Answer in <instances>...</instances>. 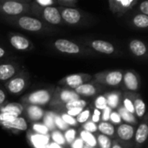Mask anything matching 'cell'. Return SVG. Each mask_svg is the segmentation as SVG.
<instances>
[{
	"label": "cell",
	"instance_id": "3957f363",
	"mask_svg": "<svg viewBox=\"0 0 148 148\" xmlns=\"http://www.w3.org/2000/svg\"><path fill=\"white\" fill-rule=\"evenodd\" d=\"M53 45L57 51L63 54L75 55L81 56H92L95 55V52L88 47L82 43H76L68 39H57L54 42Z\"/></svg>",
	"mask_w": 148,
	"mask_h": 148
},
{
	"label": "cell",
	"instance_id": "f5cc1de1",
	"mask_svg": "<svg viewBox=\"0 0 148 148\" xmlns=\"http://www.w3.org/2000/svg\"><path fill=\"white\" fill-rule=\"evenodd\" d=\"M47 148H62L61 146L54 143V142H49V144L48 145V147Z\"/></svg>",
	"mask_w": 148,
	"mask_h": 148
},
{
	"label": "cell",
	"instance_id": "8d00e7d4",
	"mask_svg": "<svg viewBox=\"0 0 148 148\" xmlns=\"http://www.w3.org/2000/svg\"><path fill=\"white\" fill-rule=\"evenodd\" d=\"M76 134H77L76 130L72 128V127H69L68 130H66L64 134H63L65 141H66V144L71 145V143L76 139Z\"/></svg>",
	"mask_w": 148,
	"mask_h": 148
},
{
	"label": "cell",
	"instance_id": "bcb514c9",
	"mask_svg": "<svg viewBox=\"0 0 148 148\" xmlns=\"http://www.w3.org/2000/svg\"><path fill=\"white\" fill-rule=\"evenodd\" d=\"M101 112L95 108V109H94V113H93V114L91 115V118H90L91 120H90V121H91L92 122L97 124V123H99V122L101 121Z\"/></svg>",
	"mask_w": 148,
	"mask_h": 148
},
{
	"label": "cell",
	"instance_id": "5b68a950",
	"mask_svg": "<svg viewBox=\"0 0 148 148\" xmlns=\"http://www.w3.org/2000/svg\"><path fill=\"white\" fill-rule=\"evenodd\" d=\"M54 91L55 88H51L38 89L29 94H27L23 98H21L22 105H33L41 108L42 106H46L51 102Z\"/></svg>",
	"mask_w": 148,
	"mask_h": 148
},
{
	"label": "cell",
	"instance_id": "ee69618b",
	"mask_svg": "<svg viewBox=\"0 0 148 148\" xmlns=\"http://www.w3.org/2000/svg\"><path fill=\"white\" fill-rule=\"evenodd\" d=\"M33 2L40 7L55 6L56 4V0H35Z\"/></svg>",
	"mask_w": 148,
	"mask_h": 148
},
{
	"label": "cell",
	"instance_id": "4dcf8cb0",
	"mask_svg": "<svg viewBox=\"0 0 148 148\" xmlns=\"http://www.w3.org/2000/svg\"><path fill=\"white\" fill-rule=\"evenodd\" d=\"M132 23L138 29H147L148 27V16L139 13L133 17Z\"/></svg>",
	"mask_w": 148,
	"mask_h": 148
},
{
	"label": "cell",
	"instance_id": "681fc988",
	"mask_svg": "<svg viewBox=\"0 0 148 148\" xmlns=\"http://www.w3.org/2000/svg\"><path fill=\"white\" fill-rule=\"evenodd\" d=\"M84 142L82 141V139H80L79 137L76 138L70 145L71 148H83L84 147Z\"/></svg>",
	"mask_w": 148,
	"mask_h": 148
},
{
	"label": "cell",
	"instance_id": "9c48e42d",
	"mask_svg": "<svg viewBox=\"0 0 148 148\" xmlns=\"http://www.w3.org/2000/svg\"><path fill=\"white\" fill-rule=\"evenodd\" d=\"M63 23L69 25H82L88 22L87 13L76 8H64L58 6Z\"/></svg>",
	"mask_w": 148,
	"mask_h": 148
},
{
	"label": "cell",
	"instance_id": "11a10c76",
	"mask_svg": "<svg viewBox=\"0 0 148 148\" xmlns=\"http://www.w3.org/2000/svg\"><path fill=\"white\" fill-rule=\"evenodd\" d=\"M83 148H96V147H89V146L84 145V147H83Z\"/></svg>",
	"mask_w": 148,
	"mask_h": 148
},
{
	"label": "cell",
	"instance_id": "52a82bcc",
	"mask_svg": "<svg viewBox=\"0 0 148 148\" xmlns=\"http://www.w3.org/2000/svg\"><path fill=\"white\" fill-rule=\"evenodd\" d=\"M122 70H105L93 75V82L105 87H117L122 82Z\"/></svg>",
	"mask_w": 148,
	"mask_h": 148
},
{
	"label": "cell",
	"instance_id": "603a6c76",
	"mask_svg": "<svg viewBox=\"0 0 148 148\" xmlns=\"http://www.w3.org/2000/svg\"><path fill=\"white\" fill-rule=\"evenodd\" d=\"M129 49L136 57H145L147 54V49L146 44L139 39H133L129 42Z\"/></svg>",
	"mask_w": 148,
	"mask_h": 148
},
{
	"label": "cell",
	"instance_id": "7a4b0ae2",
	"mask_svg": "<svg viewBox=\"0 0 148 148\" xmlns=\"http://www.w3.org/2000/svg\"><path fill=\"white\" fill-rule=\"evenodd\" d=\"M30 13L37 16L36 18L39 20L50 25H61L63 23L57 6L40 7L34 2H31Z\"/></svg>",
	"mask_w": 148,
	"mask_h": 148
},
{
	"label": "cell",
	"instance_id": "ffe728a7",
	"mask_svg": "<svg viewBox=\"0 0 148 148\" xmlns=\"http://www.w3.org/2000/svg\"><path fill=\"white\" fill-rule=\"evenodd\" d=\"M143 119H144L143 121H141V123L138 126V127L134 133V141H135V144L137 145L138 147H142L147 140V116H145Z\"/></svg>",
	"mask_w": 148,
	"mask_h": 148
},
{
	"label": "cell",
	"instance_id": "74e56055",
	"mask_svg": "<svg viewBox=\"0 0 148 148\" xmlns=\"http://www.w3.org/2000/svg\"><path fill=\"white\" fill-rule=\"evenodd\" d=\"M55 126H56V128L61 132L66 131L70 127L62 121V119L60 117V115L57 113H56V115H55Z\"/></svg>",
	"mask_w": 148,
	"mask_h": 148
},
{
	"label": "cell",
	"instance_id": "836d02e7",
	"mask_svg": "<svg viewBox=\"0 0 148 148\" xmlns=\"http://www.w3.org/2000/svg\"><path fill=\"white\" fill-rule=\"evenodd\" d=\"M91 118V108H85L79 114L75 117V120L78 124H84L85 122L90 121Z\"/></svg>",
	"mask_w": 148,
	"mask_h": 148
},
{
	"label": "cell",
	"instance_id": "f1b7e54d",
	"mask_svg": "<svg viewBox=\"0 0 148 148\" xmlns=\"http://www.w3.org/2000/svg\"><path fill=\"white\" fill-rule=\"evenodd\" d=\"M80 135V139L82 140V141L84 142L85 145L92 147H98L97 145V140H96V137L95 136V134L88 133L84 130H82L79 134Z\"/></svg>",
	"mask_w": 148,
	"mask_h": 148
},
{
	"label": "cell",
	"instance_id": "8fae6325",
	"mask_svg": "<svg viewBox=\"0 0 148 148\" xmlns=\"http://www.w3.org/2000/svg\"><path fill=\"white\" fill-rule=\"evenodd\" d=\"M8 39L10 45L19 51H30L34 49L33 42L22 34L10 32L8 34Z\"/></svg>",
	"mask_w": 148,
	"mask_h": 148
},
{
	"label": "cell",
	"instance_id": "4fadbf2b",
	"mask_svg": "<svg viewBox=\"0 0 148 148\" xmlns=\"http://www.w3.org/2000/svg\"><path fill=\"white\" fill-rule=\"evenodd\" d=\"M138 3V0H109V10L118 16H123Z\"/></svg>",
	"mask_w": 148,
	"mask_h": 148
},
{
	"label": "cell",
	"instance_id": "cb8c5ba5",
	"mask_svg": "<svg viewBox=\"0 0 148 148\" xmlns=\"http://www.w3.org/2000/svg\"><path fill=\"white\" fill-rule=\"evenodd\" d=\"M104 96L107 100L108 107H109L112 110L117 109L121 105V95L120 91L115 90V91L108 92V93H106V95Z\"/></svg>",
	"mask_w": 148,
	"mask_h": 148
},
{
	"label": "cell",
	"instance_id": "ab89813d",
	"mask_svg": "<svg viewBox=\"0 0 148 148\" xmlns=\"http://www.w3.org/2000/svg\"><path fill=\"white\" fill-rule=\"evenodd\" d=\"M122 106L123 108L129 113L134 114V104L133 101H131V99L127 95V94L124 95V97L122 98Z\"/></svg>",
	"mask_w": 148,
	"mask_h": 148
},
{
	"label": "cell",
	"instance_id": "1f68e13d",
	"mask_svg": "<svg viewBox=\"0 0 148 148\" xmlns=\"http://www.w3.org/2000/svg\"><path fill=\"white\" fill-rule=\"evenodd\" d=\"M97 145L100 148H111L112 140L111 138L101 134H98L96 136Z\"/></svg>",
	"mask_w": 148,
	"mask_h": 148
},
{
	"label": "cell",
	"instance_id": "ba28073f",
	"mask_svg": "<svg viewBox=\"0 0 148 148\" xmlns=\"http://www.w3.org/2000/svg\"><path fill=\"white\" fill-rule=\"evenodd\" d=\"M79 99H81V97L73 89L58 86L57 88H55L53 98L49 105L54 108L55 110H57L66 103Z\"/></svg>",
	"mask_w": 148,
	"mask_h": 148
},
{
	"label": "cell",
	"instance_id": "5bb4252c",
	"mask_svg": "<svg viewBox=\"0 0 148 148\" xmlns=\"http://www.w3.org/2000/svg\"><path fill=\"white\" fill-rule=\"evenodd\" d=\"M84 43H86L87 47H88L95 52H99L105 55H113L116 52V49L114 45L109 42L108 41L90 40V41H85Z\"/></svg>",
	"mask_w": 148,
	"mask_h": 148
},
{
	"label": "cell",
	"instance_id": "e575fe53",
	"mask_svg": "<svg viewBox=\"0 0 148 148\" xmlns=\"http://www.w3.org/2000/svg\"><path fill=\"white\" fill-rule=\"evenodd\" d=\"M31 131H33L34 133H36L37 134H41V135H49V130L48 129V127L46 126H44L43 124L38 123V122L33 123Z\"/></svg>",
	"mask_w": 148,
	"mask_h": 148
},
{
	"label": "cell",
	"instance_id": "e0dca14e",
	"mask_svg": "<svg viewBox=\"0 0 148 148\" xmlns=\"http://www.w3.org/2000/svg\"><path fill=\"white\" fill-rule=\"evenodd\" d=\"M134 127L127 123H121L118 125L117 129H115V134L117 135L119 140L123 142L131 141L134 137Z\"/></svg>",
	"mask_w": 148,
	"mask_h": 148
},
{
	"label": "cell",
	"instance_id": "44dd1931",
	"mask_svg": "<svg viewBox=\"0 0 148 148\" xmlns=\"http://www.w3.org/2000/svg\"><path fill=\"white\" fill-rule=\"evenodd\" d=\"M23 113L25 114L28 120L31 122H37L42 120V117L45 114V111L38 106L33 105H23Z\"/></svg>",
	"mask_w": 148,
	"mask_h": 148
},
{
	"label": "cell",
	"instance_id": "277c9868",
	"mask_svg": "<svg viewBox=\"0 0 148 148\" xmlns=\"http://www.w3.org/2000/svg\"><path fill=\"white\" fill-rule=\"evenodd\" d=\"M29 0H0V14L3 16H16L30 13Z\"/></svg>",
	"mask_w": 148,
	"mask_h": 148
},
{
	"label": "cell",
	"instance_id": "d6a6232c",
	"mask_svg": "<svg viewBox=\"0 0 148 148\" xmlns=\"http://www.w3.org/2000/svg\"><path fill=\"white\" fill-rule=\"evenodd\" d=\"M49 137L51 138L52 142H54V143H56V144H57V145H59L61 147L66 145V141H65L63 134L61 131L57 130V129L52 131L51 134L49 135Z\"/></svg>",
	"mask_w": 148,
	"mask_h": 148
},
{
	"label": "cell",
	"instance_id": "d4e9b609",
	"mask_svg": "<svg viewBox=\"0 0 148 148\" xmlns=\"http://www.w3.org/2000/svg\"><path fill=\"white\" fill-rule=\"evenodd\" d=\"M0 113H6L20 116L23 113V107L22 104L16 102L4 103L3 105H0Z\"/></svg>",
	"mask_w": 148,
	"mask_h": 148
},
{
	"label": "cell",
	"instance_id": "f907efd6",
	"mask_svg": "<svg viewBox=\"0 0 148 148\" xmlns=\"http://www.w3.org/2000/svg\"><path fill=\"white\" fill-rule=\"evenodd\" d=\"M111 148H126L124 147L123 143L121 142L119 140H114V142H112V147Z\"/></svg>",
	"mask_w": 148,
	"mask_h": 148
},
{
	"label": "cell",
	"instance_id": "4316f807",
	"mask_svg": "<svg viewBox=\"0 0 148 148\" xmlns=\"http://www.w3.org/2000/svg\"><path fill=\"white\" fill-rule=\"evenodd\" d=\"M97 129L98 132H100V134H104L106 136L112 137L115 135V127L109 121L108 122L100 121L97 124Z\"/></svg>",
	"mask_w": 148,
	"mask_h": 148
},
{
	"label": "cell",
	"instance_id": "b9f144b4",
	"mask_svg": "<svg viewBox=\"0 0 148 148\" xmlns=\"http://www.w3.org/2000/svg\"><path fill=\"white\" fill-rule=\"evenodd\" d=\"M77 3V0H56V4L64 8H75Z\"/></svg>",
	"mask_w": 148,
	"mask_h": 148
},
{
	"label": "cell",
	"instance_id": "7c38bea8",
	"mask_svg": "<svg viewBox=\"0 0 148 148\" xmlns=\"http://www.w3.org/2000/svg\"><path fill=\"white\" fill-rule=\"evenodd\" d=\"M103 90H105V87L93 81L84 83L79 86L78 88H76L75 89H74V91L80 97H94L99 95Z\"/></svg>",
	"mask_w": 148,
	"mask_h": 148
},
{
	"label": "cell",
	"instance_id": "c3c4849f",
	"mask_svg": "<svg viewBox=\"0 0 148 148\" xmlns=\"http://www.w3.org/2000/svg\"><path fill=\"white\" fill-rule=\"evenodd\" d=\"M140 11L141 12V14L148 16V1L145 0L143 2H141L140 3Z\"/></svg>",
	"mask_w": 148,
	"mask_h": 148
},
{
	"label": "cell",
	"instance_id": "8992f818",
	"mask_svg": "<svg viewBox=\"0 0 148 148\" xmlns=\"http://www.w3.org/2000/svg\"><path fill=\"white\" fill-rule=\"evenodd\" d=\"M29 78V74L25 70H22L14 77L4 82V88L10 95H17L23 92V90L28 87Z\"/></svg>",
	"mask_w": 148,
	"mask_h": 148
},
{
	"label": "cell",
	"instance_id": "60d3db41",
	"mask_svg": "<svg viewBox=\"0 0 148 148\" xmlns=\"http://www.w3.org/2000/svg\"><path fill=\"white\" fill-rule=\"evenodd\" d=\"M82 130L88 132V133H90V134H95L98 132V129H97V124L92 122L91 121H88L87 122H85L84 124L82 125Z\"/></svg>",
	"mask_w": 148,
	"mask_h": 148
},
{
	"label": "cell",
	"instance_id": "7dc6e473",
	"mask_svg": "<svg viewBox=\"0 0 148 148\" xmlns=\"http://www.w3.org/2000/svg\"><path fill=\"white\" fill-rule=\"evenodd\" d=\"M84 108H72V109H69L67 111H65L64 113H66L67 114H69L71 117L75 118L76 116H78V114L83 110ZM61 113V112H60Z\"/></svg>",
	"mask_w": 148,
	"mask_h": 148
},
{
	"label": "cell",
	"instance_id": "30bf717a",
	"mask_svg": "<svg viewBox=\"0 0 148 148\" xmlns=\"http://www.w3.org/2000/svg\"><path fill=\"white\" fill-rule=\"evenodd\" d=\"M92 79H93V75L89 74L78 73V74L68 75L58 82V86L74 90L79 86L89 82L90 81H92Z\"/></svg>",
	"mask_w": 148,
	"mask_h": 148
},
{
	"label": "cell",
	"instance_id": "ac0fdd59",
	"mask_svg": "<svg viewBox=\"0 0 148 148\" xmlns=\"http://www.w3.org/2000/svg\"><path fill=\"white\" fill-rule=\"evenodd\" d=\"M49 135H41L29 130L27 133V139L29 145L34 148H47L49 144Z\"/></svg>",
	"mask_w": 148,
	"mask_h": 148
},
{
	"label": "cell",
	"instance_id": "83f0119b",
	"mask_svg": "<svg viewBox=\"0 0 148 148\" xmlns=\"http://www.w3.org/2000/svg\"><path fill=\"white\" fill-rule=\"evenodd\" d=\"M116 111L119 113V114H120L121 120L124 121L125 123L129 124V125H132V126L137 124V119H136L135 115L133 114H131V113H129V112H127V111L123 108L122 105H121V106L117 108Z\"/></svg>",
	"mask_w": 148,
	"mask_h": 148
},
{
	"label": "cell",
	"instance_id": "7402d4cb",
	"mask_svg": "<svg viewBox=\"0 0 148 148\" xmlns=\"http://www.w3.org/2000/svg\"><path fill=\"white\" fill-rule=\"evenodd\" d=\"M0 126L6 130L11 131L14 134H18L21 132H23V131L27 130V127H28L26 120L22 116L17 117L16 120H14L10 122L1 123Z\"/></svg>",
	"mask_w": 148,
	"mask_h": 148
},
{
	"label": "cell",
	"instance_id": "9a60e30c",
	"mask_svg": "<svg viewBox=\"0 0 148 148\" xmlns=\"http://www.w3.org/2000/svg\"><path fill=\"white\" fill-rule=\"evenodd\" d=\"M122 82L127 90L131 93H135L140 89V78L139 75L131 69L123 72Z\"/></svg>",
	"mask_w": 148,
	"mask_h": 148
},
{
	"label": "cell",
	"instance_id": "7bdbcfd3",
	"mask_svg": "<svg viewBox=\"0 0 148 148\" xmlns=\"http://www.w3.org/2000/svg\"><path fill=\"white\" fill-rule=\"evenodd\" d=\"M109 121H111L110 123H112L114 126V125H120L122 122V120L119 114V113L116 110H112L111 114H110V117H109Z\"/></svg>",
	"mask_w": 148,
	"mask_h": 148
},
{
	"label": "cell",
	"instance_id": "6da1fadb",
	"mask_svg": "<svg viewBox=\"0 0 148 148\" xmlns=\"http://www.w3.org/2000/svg\"><path fill=\"white\" fill-rule=\"evenodd\" d=\"M2 20L12 26L17 27L28 32L53 33L57 31V29L52 28L51 25L39 20L36 17L27 15H21L16 16H3Z\"/></svg>",
	"mask_w": 148,
	"mask_h": 148
},
{
	"label": "cell",
	"instance_id": "db71d44e",
	"mask_svg": "<svg viewBox=\"0 0 148 148\" xmlns=\"http://www.w3.org/2000/svg\"><path fill=\"white\" fill-rule=\"evenodd\" d=\"M4 56H6V51L3 48L0 47V59L4 57Z\"/></svg>",
	"mask_w": 148,
	"mask_h": 148
},
{
	"label": "cell",
	"instance_id": "d6986e66",
	"mask_svg": "<svg viewBox=\"0 0 148 148\" xmlns=\"http://www.w3.org/2000/svg\"><path fill=\"white\" fill-rule=\"evenodd\" d=\"M127 95L131 99L134 108V114L135 117L140 120H142L146 115V104L141 98V96L138 94L134 93H126Z\"/></svg>",
	"mask_w": 148,
	"mask_h": 148
},
{
	"label": "cell",
	"instance_id": "816d5d0a",
	"mask_svg": "<svg viewBox=\"0 0 148 148\" xmlns=\"http://www.w3.org/2000/svg\"><path fill=\"white\" fill-rule=\"evenodd\" d=\"M6 94L5 92L0 88V105H3L6 102Z\"/></svg>",
	"mask_w": 148,
	"mask_h": 148
},
{
	"label": "cell",
	"instance_id": "2e32d148",
	"mask_svg": "<svg viewBox=\"0 0 148 148\" xmlns=\"http://www.w3.org/2000/svg\"><path fill=\"white\" fill-rule=\"evenodd\" d=\"M23 69L16 62H3L0 64V82H6L12 77H14L16 75H17L19 72H21Z\"/></svg>",
	"mask_w": 148,
	"mask_h": 148
},
{
	"label": "cell",
	"instance_id": "484cf974",
	"mask_svg": "<svg viewBox=\"0 0 148 148\" xmlns=\"http://www.w3.org/2000/svg\"><path fill=\"white\" fill-rule=\"evenodd\" d=\"M88 102L86 100H82V99H79V100H75V101H72L70 102L66 103L65 105H63L62 107H61L60 108H58L57 110H54L56 113H60V112H65L69 109H72V108H85L88 106Z\"/></svg>",
	"mask_w": 148,
	"mask_h": 148
},
{
	"label": "cell",
	"instance_id": "f6af8a7d",
	"mask_svg": "<svg viewBox=\"0 0 148 148\" xmlns=\"http://www.w3.org/2000/svg\"><path fill=\"white\" fill-rule=\"evenodd\" d=\"M112 112V109L109 107H107L104 110L101 111V121L103 122H108L109 121V117L110 114Z\"/></svg>",
	"mask_w": 148,
	"mask_h": 148
},
{
	"label": "cell",
	"instance_id": "f35d334b",
	"mask_svg": "<svg viewBox=\"0 0 148 148\" xmlns=\"http://www.w3.org/2000/svg\"><path fill=\"white\" fill-rule=\"evenodd\" d=\"M57 114L60 115V117L62 119V121H63L68 126H69V127H76V126H78V123H77L75 118L69 116V114H67L64 113V112H61V113H57Z\"/></svg>",
	"mask_w": 148,
	"mask_h": 148
},
{
	"label": "cell",
	"instance_id": "d590c367",
	"mask_svg": "<svg viewBox=\"0 0 148 148\" xmlns=\"http://www.w3.org/2000/svg\"><path fill=\"white\" fill-rule=\"evenodd\" d=\"M95 108L99 110V111H102L104 110L107 107H108V103H107V100L105 98L104 95H99L96 99L95 100Z\"/></svg>",
	"mask_w": 148,
	"mask_h": 148
},
{
	"label": "cell",
	"instance_id": "f546056e",
	"mask_svg": "<svg viewBox=\"0 0 148 148\" xmlns=\"http://www.w3.org/2000/svg\"><path fill=\"white\" fill-rule=\"evenodd\" d=\"M55 115H56L55 111H46L42 117L43 125L46 126L48 129L51 132L56 129L55 126Z\"/></svg>",
	"mask_w": 148,
	"mask_h": 148
}]
</instances>
